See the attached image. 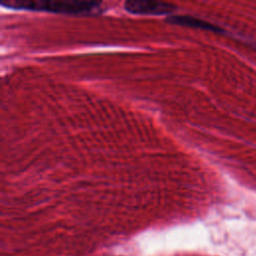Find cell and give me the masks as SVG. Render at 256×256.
I'll return each instance as SVG.
<instances>
[{
  "mask_svg": "<svg viewBox=\"0 0 256 256\" xmlns=\"http://www.w3.org/2000/svg\"><path fill=\"white\" fill-rule=\"evenodd\" d=\"M100 3L88 1H7L2 6L11 9L44 11L64 14H85L99 8Z\"/></svg>",
  "mask_w": 256,
  "mask_h": 256,
  "instance_id": "1",
  "label": "cell"
},
{
  "mask_svg": "<svg viewBox=\"0 0 256 256\" xmlns=\"http://www.w3.org/2000/svg\"><path fill=\"white\" fill-rule=\"evenodd\" d=\"M126 11L133 14L162 15L172 13L177 7L170 3L152 2V1H127L124 4Z\"/></svg>",
  "mask_w": 256,
  "mask_h": 256,
  "instance_id": "2",
  "label": "cell"
},
{
  "mask_svg": "<svg viewBox=\"0 0 256 256\" xmlns=\"http://www.w3.org/2000/svg\"><path fill=\"white\" fill-rule=\"evenodd\" d=\"M167 21L177 25H185V26L197 27V28L208 29V30H218V28L213 26L212 24L191 16H171L167 19Z\"/></svg>",
  "mask_w": 256,
  "mask_h": 256,
  "instance_id": "3",
  "label": "cell"
}]
</instances>
